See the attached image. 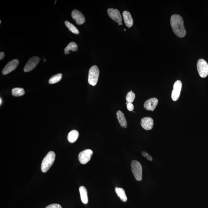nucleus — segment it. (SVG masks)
<instances>
[{"instance_id":"nucleus-25","label":"nucleus","mask_w":208,"mask_h":208,"mask_svg":"<svg viewBox=\"0 0 208 208\" xmlns=\"http://www.w3.org/2000/svg\"><path fill=\"white\" fill-rule=\"evenodd\" d=\"M127 108L128 110L133 111L134 109V105L132 103H128L127 104Z\"/></svg>"},{"instance_id":"nucleus-21","label":"nucleus","mask_w":208,"mask_h":208,"mask_svg":"<svg viewBox=\"0 0 208 208\" xmlns=\"http://www.w3.org/2000/svg\"><path fill=\"white\" fill-rule=\"evenodd\" d=\"M65 24L71 32L76 34H79V32L78 30L72 24L69 23V21H66L65 22Z\"/></svg>"},{"instance_id":"nucleus-22","label":"nucleus","mask_w":208,"mask_h":208,"mask_svg":"<svg viewBox=\"0 0 208 208\" xmlns=\"http://www.w3.org/2000/svg\"><path fill=\"white\" fill-rule=\"evenodd\" d=\"M62 76V74L61 73H59L52 76L51 78L49 79V83L53 84L57 83L61 80Z\"/></svg>"},{"instance_id":"nucleus-16","label":"nucleus","mask_w":208,"mask_h":208,"mask_svg":"<svg viewBox=\"0 0 208 208\" xmlns=\"http://www.w3.org/2000/svg\"><path fill=\"white\" fill-rule=\"evenodd\" d=\"M81 200L84 204H87L88 203V193L86 188L84 186H81L79 188Z\"/></svg>"},{"instance_id":"nucleus-8","label":"nucleus","mask_w":208,"mask_h":208,"mask_svg":"<svg viewBox=\"0 0 208 208\" xmlns=\"http://www.w3.org/2000/svg\"><path fill=\"white\" fill-rule=\"evenodd\" d=\"M108 14L109 16L114 21L117 22L119 25H123L122 23V17L120 12L117 9H108Z\"/></svg>"},{"instance_id":"nucleus-11","label":"nucleus","mask_w":208,"mask_h":208,"mask_svg":"<svg viewBox=\"0 0 208 208\" xmlns=\"http://www.w3.org/2000/svg\"><path fill=\"white\" fill-rule=\"evenodd\" d=\"M71 16L76 23L78 25H82L85 22V18L83 14L77 10H74L71 13Z\"/></svg>"},{"instance_id":"nucleus-31","label":"nucleus","mask_w":208,"mask_h":208,"mask_svg":"<svg viewBox=\"0 0 208 208\" xmlns=\"http://www.w3.org/2000/svg\"><path fill=\"white\" fill-rule=\"evenodd\" d=\"M124 30H125V31H126V30L125 29H124Z\"/></svg>"},{"instance_id":"nucleus-10","label":"nucleus","mask_w":208,"mask_h":208,"mask_svg":"<svg viewBox=\"0 0 208 208\" xmlns=\"http://www.w3.org/2000/svg\"><path fill=\"white\" fill-rule=\"evenodd\" d=\"M19 63L18 60L15 59L9 62L4 67L3 69L2 73L4 75H6L15 69Z\"/></svg>"},{"instance_id":"nucleus-27","label":"nucleus","mask_w":208,"mask_h":208,"mask_svg":"<svg viewBox=\"0 0 208 208\" xmlns=\"http://www.w3.org/2000/svg\"><path fill=\"white\" fill-rule=\"evenodd\" d=\"M146 158H147V159L149 160V161H151L152 160V157L149 154L147 155V157H146Z\"/></svg>"},{"instance_id":"nucleus-5","label":"nucleus","mask_w":208,"mask_h":208,"mask_svg":"<svg viewBox=\"0 0 208 208\" xmlns=\"http://www.w3.org/2000/svg\"><path fill=\"white\" fill-rule=\"evenodd\" d=\"M197 69L200 77L205 78L208 75V64L205 60L201 59L197 63Z\"/></svg>"},{"instance_id":"nucleus-28","label":"nucleus","mask_w":208,"mask_h":208,"mask_svg":"<svg viewBox=\"0 0 208 208\" xmlns=\"http://www.w3.org/2000/svg\"><path fill=\"white\" fill-rule=\"evenodd\" d=\"M142 155L144 157H146L148 155V154L147 153V152L144 151L142 152Z\"/></svg>"},{"instance_id":"nucleus-4","label":"nucleus","mask_w":208,"mask_h":208,"mask_svg":"<svg viewBox=\"0 0 208 208\" xmlns=\"http://www.w3.org/2000/svg\"><path fill=\"white\" fill-rule=\"evenodd\" d=\"M131 168L133 175L137 181L142 180V167L139 162L134 160L131 162Z\"/></svg>"},{"instance_id":"nucleus-3","label":"nucleus","mask_w":208,"mask_h":208,"mask_svg":"<svg viewBox=\"0 0 208 208\" xmlns=\"http://www.w3.org/2000/svg\"><path fill=\"white\" fill-rule=\"evenodd\" d=\"M100 70L97 66H92L89 71L88 82L90 85L95 86L98 80Z\"/></svg>"},{"instance_id":"nucleus-17","label":"nucleus","mask_w":208,"mask_h":208,"mask_svg":"<svg viewBox=\"0 0 208 208\" xmlns=\"http://www.w3.org/2000/svg\"><path fill=\"white\" fill-rule=\"evenodd\" d=\"M79 135L78 131L76 130H73L68 133V139L71 143H73L77 140Z\"/></svg>"},{"instance_id":"nucleus-9","label":"nucleus","mask_w":208,"mask_h":208,"mask_svg":"<svg viewBox=\"0 0 208 208\" xmlns=\"http://www.w3.org/2000/svg\"><path fill=\"white\" fill-rule=\"evenodd\" d=\"M39 57L34 56L29 60L24 68V71L25 72L31 71L36 67L40 61Z\"/></svg>"},{"instance_id":"nucleus-7","label":"nucleus","mask_w":208,"mask_h":208,"mask_svg":"<svg viewBox=\"0 0 208 208\" xmlns=\"http://www.w3.org/2000/svg\"><path fill=\"white\" fill-rule=\"evenodd\" d=\"M182 88V82L180 80H177L175 82L173 90L171 93V99L174 101H177L180 97Z\"/></svg>"},{"instance_id":"nucleus-18","label":"nucleus","mask_w":208,"mask_h":208,"mask_svg":"<svg viewBox=\"0 0 208 208\" xmlns=\"http://www.w3.org/2000/svg\"><path fill=\"white\" fill-rule=\"evenodd\" d=\"M78 49L77 45L75 42H70L68 46L64 49V53L65 55H68L70 53V51H77Z\"/></svg>"},{"instance_id":"nucleus-30","label":"nucleus","mask_w":208,"mask_h":208,"mask_svg":"<svg viewBox=\"0 0 208 208\" xmlns=\"http://www.w3.org/2000/svg\"><path fill=\"white\" fill-rule=\"evenodd\" d=\"M46 59H44V62H46Z\"/></svg>"},{"instance_id":"nucleus-14","label":"nucleus","mask_w":208,"mask_h":208,"mask_svg":"<svg viewBox=\"0 0 208 208\" xmlns=\"http://www.w3.org/2000/svg\"><path fill=\"white\" fill-rule=\"evenodd\" d=\"M123 20L127 27L128 28L132 26L133 20L131 14L127 11H124L123 13Z\"/></svg>"},{"instance_id":"nucleus-1","label":"nucleus","mask_w":208,"mask_h":208,"mask_svg":"<svg viewBox=\"0 0 208 208\" xmlns=\"http://www.w3.org/2000/svg\"><path fill=\"white\" fill-rule=\"evenodd\" d=\"M170 24L174 34L179 38L185 37L186 31L184 26L183 19L178 14H174L171 16Z\"/></svg>"},{"instance_id":"nucleus-12","label":"nucleus","mask_w":208,"mask_h":208,"mask_svg":"<svg viewBox=\"0 0 208 208\" xmlns=\"http://www.w3.org/2000/svg\"><path fill=\"white\" fill-rule=\"evenodd\" d=\"M141 125L144 130H150L153 128L154 122L153 119L149 117H144L141 120Z\"/></svg>"},{"instance_id":"nucleus-24","label":"nucleus","mask_w":208,"mask_h":208,"mask_svg":"<svg viewBox=\"0 0 208 208\" xmlns=\"http://www.w3.org/2000/svg\"><path fill=\"white\" fill-rule=\"evenodd\" d=\"M46 208H62L60 204H54L50 205L47 206Z\"/></svg>"},{"instance_id":"nucleus-6","label":"nucleus","mask_w":208,"mask_h":208,"mask_svg":"<svg viewBox=\"0 0 208 208\" xmlns=\"http://www.w3.org/2000/svg\"><path fill=\"white\" fill-rule=\"evenodd\" d=\"M93 154V151L90 149H86L82 151L79 154L78 158L79 162L82 164H86L91 159Z\"/></svg>"},{"instance_id":"nucleus-13","label":"nucleus","mask_w":208,"mask_h":208,"mask_svg":"<svg viewBox=\"0 0 208 208\" xmlns=\"http://www.w3.org/2000/svg\"><path fill=\"white\" fill-rule=\"evenodd\" d=\"M158 102V100L157 98H150L145 101L144 107L147 110L153 111L157 107Z\"/></svg>"},{"instance_id":"nucleus-23","label":"nucleus","mask_w":208,"mask_h":208,"mask_svg":"<svg viewBox=\"0 0 208 208\" xmlns=\"http://www.w3.org/2000/svg\"><path fill=\"white\" fill-rule=\"evenodd\" d=\"M135 98V95L133 92L131 91L127 93L126 95V99L127 102L128 103H132L134 101Z\"/></svg>"},{"instance_id":"nucleus-15","label":"nucleus","mask_w":208,"mask_h":208,"mask_svg":"<svg viewBox=\"0 0 208 208\" xmlns=\"http://www.w3.org/2000/svg\"><path fill=\"white\" fill-rule=\"evenodd\" d=\"M117 120L118 121L119 123L120 124L122 127L126 128L127 126V123L126 118L123 113L121 111L119 110L117 111Z\"/></svg>"},{"instance_id":"nucleus-2","label":"nucleus","mask_w":208,"mask_h":208,"mask_svg":"<svg viewBox=\"0 0 208 208\" xmlns=\"http://www.w3.org/2000/svg\"><path fill=\"white\" fill-rule=\"evenodd\" d=\"M55 157V153L53 151H50L47 154L41 163V170L42 172H46L50 169L53 164Z\"/></svg>"},{"instance_id":"nucleus-26","label":"nucleus","mask_w":208,"mask_h":208,"mask_svg":"<svg viewBox=\"0 0 208 208\" xmlns=\"http://www.w3.org/2000/svg\"><path fill=\"white\" fill-rule=\"evenodd\" d=\"M5 55V54L4 52H1L0 53V60L3 59Z\"/></svg>"},{"instance_id":"nucleus-20","label":"nucleus","mask_w":208,"mask_h":208,"mask_svg":"<svg viewBox=\"0 0 208 208\" xmlns=\"http://www.w3.org/2000/svg\"><path fill=\"white\" fill-rule=\"evenodd\" d=\"M12 94L14 96H20L24 95L25 91L23 88H15L12 90Z\"/></svg>"},{"instance_id":"nucleus-29","label":"nucleus","mask_w":208,"mask_h":208,"mask_svg":"<svg viewBox=\"0 0 208 208\" xmlns=\"http://www.w3.org/2000/svg\"><path fill=\"white\" fill-rule=\"evenodd\" d=\"M0 104L1 105V104H2V99H1V98H0Z\"/></svg>"},{"instance_id":"nucleus-19","label":"nucleus","mask_w":208,"mask_h":208,"mask_svg":"<svg viewBox=\"0 0 208 208\" xmlns=\"http://www.w3.org/2000/svg\"><path fill=\"white\" fill-rule=\"evenodd\" d=\"M115 191L117 196L124 202H126L127 200V198L125 193V190L123 188L116 187Z\"/></svg>"}]
</instances>
